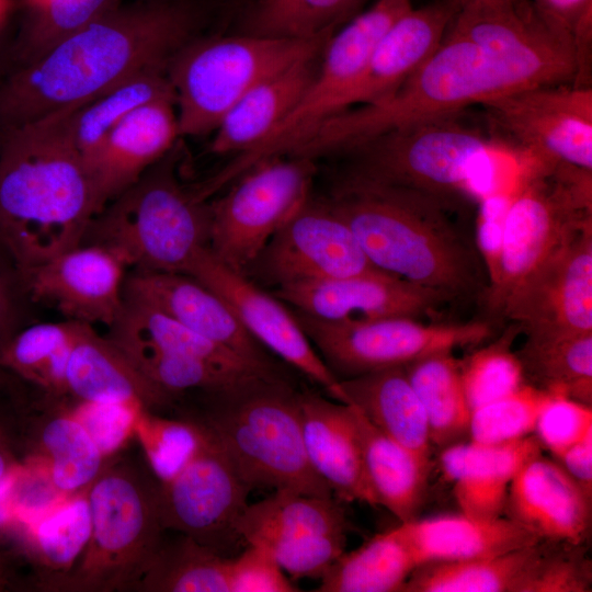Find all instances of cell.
<instances>
[{
    "label": "cell",
    "mask_w": 592,
    "mask_h": 592,
    "mask_svg": "<svg viewBox=\"0 0 592 592\" xmlns=\"http://www.w3.org/2000/svg\"><path fill=\"white\" fill-rule=\"evenodd\" d=\"M202 21L190 0H136L0 79V143L14 129L80 107L130 77L168 67Z\"/></svg>",
    "instance_id": "1"
},
{
    "label": "cell",
    "mask_w": 592,
    "mask_h": 592,
    "mask_svg": "<svg viewBox=\"0 0 592 592\" xmlns=\"http://www.w3.org/2000/svg\"><path fill=\"white\" fill-rule=\"evenodd\" d=\"M78 109L25 124L0 143V225L18 269L80 244L99 213L76 140Z\"/></svg>",
    "instance_id": "2"
},
{
    "label": "cell",
    "mask_w": 592,
    "mask_h": 592,
    "mask_svg": "<svg viewBox=\"0 0 592 592\" xmlns=\"http://www.w3.org/2000/svg\"><path fill=\"white\" fill-rule=\"evenodd\" d=\"M327 200L378 270L453 300L483 299L486 262L452 219L453 204L408 189L344 179Z\"/></svg>",
    "instance_id": "3"
},
{
    "label": "cell",
    "mask_w": 592,
    "mask_h": 592,
    "mask_svg": "<svg viewBox=\"0 0 592 592\" xmlns=\"http://www.w3.org/2000/svg\"><path fill=\"white\" fill-rule=\"evenodd\" d=\"M540 84L539 73L520 57L447 31L437 49L394 92L329 118L291 155L317 160L342 153L391 129Z\"/></svg>",
    "instance_id": "4"
},
{
    "label": "cell",
    "mask_w": 592,
    "mask_h": 592,
    "mask_svg": "<svg viewBox=\"0 0 592 592\" xmlns=\"http://www.w3.org/2000/svg\"><path fill=\"white\" fill-rule=\"evenodd\" d=\"M203 394L207 405L187 419L217 442L251 490L333 497L308 460L298 392L282 376L255 377Z\"/></svg>",
    "instance_id": "5"
},
{
    "label": "cell",
    "mask_w": 592,
    "mask_h": 592,
    "mask_svg": "<svg viewBox=\"0 0 592 592\" xmlns=\"http://www.w3.org/2000/svg\"><path fill=\"white\" fill-rule=\"evenodd\" d=\"M179 145L92 218L81 243L111 249L133 271L185 273L209 247L210 204L182 183Z\"/></svg>",
    "instance_id": "6"
},
{
    "label": "cell",
    "mask_w": 592,
    "mask_h": 592,
    "mask_svg": "<svg viewBox=\"0 0 592 592\" xmlns=\"http://www.w3.org/2000/svg\"><path fill=\"white\" fill-rule=\"evenodd\" d=\"M503 216L488 263L483 297L500 318L511 292L587 225L592 224V171L531 160Z\"/></svg>",
    "instance_id": "7"
},
{
    "label": "cell",
    "mask_w": 592,
    "mask_h": 592,
    "mask_svg": "<svg viewBox=\"0 0 592 592\" xmlns=\"http://www.w3.org/2000/svg\"><path fill=\"white\" fill-rule=\"evenodd\" d=\"M157 489L134 466L107 459L88 488V545L52 591L135 590L163 543Z\"/></svg>",
    "instance_id": "8"
},
{
    "label": "cell",
    "mask_w": 592,
    "mask_h": 592,
    "mask_svg": "<svg viewBox=\"0 0 592 592\" xmlns=\"http://www.w3.org/2000/svg\"><path fill=\"white\" fill-rule=\"evenodd\" d=\"M334 32V31H333ZM333 32L309 38L242 33L195 36L170 59L181 137L213 134L228 111L273 72L322 50Z\"/></svg>",
    "instance_id": "9"
},
{
    "label": "cell",
    "mask_w": 592,
    "mask_h": 592,
    "mask_svg": "<svg viewBox=\"0 0 592 592\" xmlns=\"http://www.w3.org/2000/svg\"><path fill=\"white\" fill-rule=\"evenodd\" d=\"M459 113L395 128L350 148L342 152L351 155L343 179L408 189L454 204L493 144Z\"/></svg>",
    "instance_id": "10"
},
{
    "label": "cell",
    "mask_w": 592,
    "mask_h": 592,
    "mask_svg": "<svg viewBox=\"0 0 592 592\" xmlns=\"http://www.w3.org/2000/svg\"><path fill=\"white\" fill-rule=\"evenodd\" d=\"M326 365L339 378L403 367L423 356L478 346L493 335L489 321L423 323L410 317L323 320L294 312Z\"/></svg>",
    "instance_id": "11"
},
{
    "label": "cell",
    "mask_w": 592,
    "mask_h": 592,
    "mask_svg": "<svg viewBox=\"0 0 592 592\" xmlns=\"http://www.w3.org/2000/svg\"><path fill=\"white\" fill-rule=\"evenodd\" d=\"M317 172L312 158L283 155L264 159L210 202V252L243 273L275 232L311 197Z\"/></svg>",
    "instance_id": "12"
},
{
    "label": "cell",
    "mask_w": 592,
    "mask_h": 592,
    "mask_svg": "<svg viewBox=\"0 0 592 592\" xmlns=\"http://www.w3.org/2000/svg\"><path fill=\"white\" fill-rule=\"evenodd\" d=\"M480 105L493 125L530 160L592 171L591 86H534Z\"/></svg>",
    "instance_id": "13"
},
{
    "label": "cell",
    "mask_w": 592,
    "mask_h": 592,
    "mask_svg": "<svg viewBox=\"0 0 592 592\" xmlns=\"http://www.w3.org/2000/svg\"><path fill=\"white\" fill-rule=\"evenodd\" d=\"M202 430L193 458L171 480L158 481V511L164 530L221 553L239 539L236 522L249 504L251 488L217 442Z\"/></svg>",
    "instance_id": "14"
},
{
    "label": "cell",
    "mask_w": 592,
    "mask_h": 592,
    "mask_svg": "<svg viewBox=\"0 0 592 592\" xmlns=\"http://www.w3.org/2000/svg\"><path fill=\"white\" fill-rule=\"evenodd\" d=\"M378 271L328 200L310 197L242 273L280 287Z\"/></svg>",
    "instance_id": "15"
},
{
    "label": "cell",
    "mask_w": 592,
    "mask_h": 592,
    "mask_svg": "<svg viewBox=\"0 0 592 592\" xmlns=\"http://www.w3.org/2000/svg\"><path fill=\"white\" fill-rule=\"evenodd\" d=\"M500 317L526 337L592 332V224L511 292Z\"/></svg>",
    "instance_id": "16"
},
{
    "label": "cell",
    "mask_w": 592,
    "mask_h": 592,
    "mask_svg": "<svg viewBox=\"0 0 592 592\" xmlns=\"http://www.w3.org/2000/svg\"><path fill=\"white\" fill-rule=\"evenodd\" d=\"M185 274L215 292L261 345L323 388L333 400L344 403L340 379L326 365L294 312L281 299L220 262L208 248L195 255Z\"/></svg>",
    "instance_id": "17"
},
{
    "label": "cell",
    "mask_w": 592,
    "mask_h": 592,
    "mask_svg": "<svg viewBox=\"0 0 592 592\" xmlns=\"http://www.w3.org/2000/svg\"><path fill=\"white\" fill-rule=\"evenodd\" d=\"M127 269L111 249L80 243L18 271L30 300L46 304L69 320L111 327L123 309Z\"/></svg>",
    "instance_id": "18"
},
{
    "label": "cell",
    "mask_w": 592,
    "mask_h": 592,
    "mask_svg": "<svg viewBox=\"0 0 592 592\" xmlns=\"http://www.w3.org/2000/svg\"><path fill=\"white\" fill-rule=\"evenodd\" d=\"M274 296L323 320L432 316L453 299L384 271L276 287Z\"/></svg>",
    "instance_id": "19"
},
{
    "label": "cell",
    "mask_w": 592,
    "mask_h": 592,
    "mask_svg": "<svg viewBox=\"0 0 592 592\" xmlns=\"http://www.w3.org/2000/svg\"><path fill=\"white\" fill-rule=\"evenodd\" d=\"M180 138L175 100L159 99L134 111L82 155L99 212L167 155Z\"/></svg>",
    "instance_id": "20"
},
{
    "label": "cell",
    "mask_w": 592,
    "mask_h": 592,
    "mask_svg": "<svg viewBox=\"0 0 592 592\" xmlns=\"http://www.w3.org/2000/svg\"><path fill=\"white\" fill-rule=\"evenodd\" d=\"M504 515L539 539L587 544L592 522V492L555 459L539 454L512 479Z\"/></svg>",
    "instance_id": "21"
},
{
    "label": "cell",
    "mask_w": 592,
    "mask_h": 592,
    "mask_svg": "<svg viewBox=\"0 0 592 592\" xmlns=\"http://www.w3.org/2000/svg\"><path fill=\"white\" fill-rule=\"evenodd\" d=\"M124 296L141 301L192 331L241 355L275 365L227 304L195 277L175 272L127 274Z\"/></svg>",
    "instance_id": "22"
},
{
    "label": "cell",
    "mask_w": 592,
    "mask_h": 592,
    "mask_svg": "<svg viewBox=\"0 0 592 592\" xmlns=\"http://www.w3.org/2000/svg\"><path fill=\"white\" fill-rule=\"evenodd\" d=\"M298 399L305 449L315 471L339 500L377 506L352 407L312 392L298 394Z\"/></svg>",
    "instance_id": "23"
},
{
    "label": "cell",
    "mask_w": 592,
    "mask_h": 592,
    "mask_svg": "<svg viewBox=\"0 0 592 592\" xmlns=\"http://www.w3.org/2000/svg\"><path fill=\"white\" fill-rule=\"evenodd\" d=\"M458 10L455 0H436L400 16L377 44L346 110L375 103L403 83L441 45Z\"/></svg>",
    "instance_id": "24"
},
{
    "label": "cell",
    "mask_w": 592,
    "mask_h": 592,
    "mask_svg": "<svg viewBox=\"0 0 592 592\" xmlns=\"http://www.w3.org/2000/svg\"><path fill=\"white\" fill-rule=\"evenodd\" d=\"M542 449L534 434L497 444L463 441L441 449L440 467L462 513L494 519L505 513L514 476Z\"/></svg>",
    "instance_id": "25"
},
{
    "label": "cell",
    "mask_w": 592,
    "mask_h": 592,
    "mask_svg": "<svg viewBox=\"0 0 592 592\" xmlns=\"http://www.w3.org/2000/svg\"><path fill=\"white\" fill-rule=\"evenodd\" d=\"M417 567L505 554L540 540L515 521L465 513L415 517L397 526Z\"/></svg>",
    "instance_id": "26"
},
{
    "label": "cell",
    "mask_w": 592,
    "mask_h": 592,
    "mask_svg": "<svg viewBox=\"0 0 592 592\" xmlns=\"http://www.w3.org/2000/svg\"><path fill=\"white\" fill-rule=\"evenodd\" d=\"M321 53L273 72L243 94L213 132L209 152L238 155L261 143L301 101Z\"/></svg>",
    "instance_id": "27"
},
{
    "label": "cell",
    "mask_w": 592,
    "mask_h": 592,
    "mask_svg": "<svg viewBox=\"0 0 592 592\" xmlns=\"http://www.w3.org/2000/svg\"><path fill=\"white\" fill-rule=\"evenodd\" d=\"M66 392L77 400L134 402L151 411L172 403L114 341L84 322L68 360Z\"/></svg>",
    "instance_id": "28"
},
{
    "label": "cell",
    "mask_w": 592,
    "mask_h": 592,
    "mask_svg": "<svg viewBox=\"0 0 592 592\" xmlns=\"http://www.w3.org/2000/svg\"><path fill=\"white\" fill-rule=\"evenodd\" d=\"M91 534L88 489L61 494L45 508L18 520L14 535L37 568L46 591L77 565Z\"/></svg>",
    "instance_id": "29"
},
{
    "label": "cell",
    "mask_w": 592,
    "mask_h": 592,
    "mask_svg": "<svg viewBox=\"0 0 592 592\" xmlns=\"http://www.w3.org/2000/svg\"><path fill=\"white\" fill-rule=\"evenodd\" d=\"M344 403L354 406L384 434L431 460L432 444L421 402L403 367L340 379Z\"/></svg>",
    "instance_id": "30"
},
{
    "label": "cell",
    "mask_w": 592,
    "mask_h": 592,
    "mask_svg": "<svg viewBox=\"0 0 592 592\" xmlns=\"http://www.w3.org/2000/svg\"><path fill=\"white\" fill-rule=\"evenodd\" d=\"M29 449L22 462L64 494L88 489L107 460L67 406L58 402L35 419Z\"/></svg>",
    "instance_id": "31"
},
{
    "label": "cell",
    "mask_w": 592,
    "mask_h": 592,
    "mask_svg": "<svg viewBox=\"0 0 592 592\" xmlns=\"http://www.w3.org/2000/svg\"><path fill=\"white\" fill-rule=\"evenodd\" d=\"M364 468L377 505L399 523L419 516L425 502L432 460L403 447L374 426L354 406Z\"/></svg>",
    "instance_id": "32"
},
{
    "label": "cell",
    "mask_w": 592,
    "mask_h": 592,
    "mask_svg": "<svg viewBox=\"0 0 592 592\" xmlns=\"http://www.w3.org/2000/svg\"><path fill=\"white\" fill-rule=\"evenodd\" d=\"M107 337L145 341L160 349L242 375H281L276 365L250 360L228 346L192 331L155 308L125 296L123 309L110 327Z\"/></svg>",
    "instance_id": "33"
},
{
    "label": "cell",
    "mask_w": 592,
    "mask_h": 592,
    "mask_svg": "<svg viewBox=\"0 0 592 592\" xmlns=\"http://www.w3.org/2000/svg\"><path fill=\"white\" fill-rule=\"evenodd\" d=\"M543 539L493 557L417 567L401 592H528Z\"/></svg>",
    "instance_id": "34"
},
{
    "label": "cell",
    "mask_w": 592,
    "mask_h": 592,
    "mask_svg": "<svg viewBox=\"0 0 592 592\" xmlns=\"http://www.w3.org/2000/svg\"><path fill=\"white\" fill-rule=\"evenodd\" d=\"M348 530L344 510L333 497L287 490L248 504L236 522L239 539L248 545L311 534L348 533Z\"/></svg>",
    "instance_id": "35"
},
{
    "label": "cell",
    "mask_w": 592,
    "mask_h": 592,
    "mask_svg": "<svg viewBox=\"0 0 592 592\" xmlns=\"http://www.w3.org/2000/svg\"><path fill=\"white\" fill-rule=\"evenodd\" d=\"M405 371L423 408L432 447L442 449L469 439L471 409L453 351L423 356Z\"/></svg>",
    "instance_id": "36"
},
{
    "label": "cell",
    "mask_w": 592,
    "mask_h": 592,
    "mask_svg": "<svg viewBox=\"0 0 592 592\" xmlns=\"http://www.w3.org/2000/svg\"><path fill=\"white\" fill-rule=\"evenodd\" d=\"M415 560L397 526L343 553L320 578L316 592H401Z\"/></svg>",
    "instance_id": "37"
},
{
    "label": "cell",
    "mask_w": 592,
    "mask_h": 592,
    "mask_svg": "<svg viewBox=\"0 0 592 592\" xmlns=\"http://www.w3.org/2000/svg\"><path fill=\"white\" fill-rule=\"evenodd\" d=\"M515 353L528 384L554 396L592 403V332L526 337Z\"/></svg>",
    "instance_id": "38"
},
{
    "label": "cell",
    "mask_w": 592,
    "mask_h": 592,
    "mask_svg": "<svg viewBox=\"0 0 592 592\" xmlns=\"http://www.w3.org/2000/svg\"><path fill=\"white\" fill-rule=\"evenodd\" d=\"M122 3V0H16L21 22L8 49L7 71L35 60Z\"/></svg>",
    "instance_id": "39"
},
{
    "label": "cell",
    "mask_w": 592,
    "mask_h": 592,
    "mask_svg": "<svg viewBox=\"0 0 592 592\" xmlns=\"http://www.w3.org/2000/svg\"><path fill=\"white\" fill-rule=\"evenodd\" d=\"M80 322L24 326L0 350V367L36 385L48 399L67 396L66 369Z\"/></svg>",
    "instance_id": "40"
},
{
    "label": "cell",
    "mask_w": 592,
    "mask_h": 592,
    "mask_svg": "<svg viewBox=\"0 0 592 592\" xmlns=\"http://www.w3.org/2000/svg\"><path fill=\"white\" fill-rule=\"evenodd\" d=\"M229 559L182 535L175 542L162 543L136 589L150 592H230Z\"/></svg>",
    "instance_id": "41"
},
{
    "label": "cell",
    "mask_w": 592,
    "mask_h": 592,
    "mask_svg": "<svg viewBox=\"0 0 592 592\" xmlns=\"http://www.w3.org/2000/svg\"><path fill=\"white\" fill-rule=\"evenodd\" d=\"M110 338V337H109ZM171 402L187 391L214 392L260 375H242L134 339H112Z\"/></svg>",
    "instance_id": "42"
},
{
    "label": "cell",
    "mask_w": 592,
    "mask_h": 592,
    "mask_svg": "<svg viewBox=\"0 0 592 592\" xmlns=\"http://www.w3.org/2000/svg\"><path fill=\"white\" fill-rule=\"evenodd\" d=\"M175 94L167 68L141 71L76 111L75 134L82 155L91 150L113 127L140 106Z\"/></svg>",
    "instance_id": "43"
},
{
    "label": "cell",
    "mask_w": 592,
    "mask_h": 592,
    "mask_svg": "<svg viewBox=\"0 0 592 592\" xmlns=\"http://www.w3.org/2000/svg\"><path fill=\"white\" fill-rule=\"evenodd\" d=\"M364 0H258L246 15L243 33L309 38L351 19Z\"/></svg>",
    "instance_id": "44"
},
{
    "label": "cell",
    "mask_w": 592,
    "mask_h": 592,
    "mask_svg": "<svg viewBox=\"0 0 592 592\" xmlns=\"http://www.w3.org/2000/svg\"><path fill=\"white\" fill-rule=\"evenodd\" d=\"M519 331V326L513 323L499 339L459 360L463 386L471 411L527 383L521 362L512 350Z\"/></svg>",
    "instance_id": "45"
},
{
    "label": "cell",
    "mask_w": 592,
    "mask_h": 592,
    "mask_svg": "<svg viewBox=\"0 0 592 592\" xmlns=\"http://www.w3.org/2000/svg\"><path fill=\"white\" fill-rule=\"evenodd\" d=\"M135 436L159 482L177 476L197 452L203 430L194 421L167 419L143 409L137 418Z\"/></svg>",
    "instance_id": "46"
},
{
    "label": "cell",
    "mask_w": 592,
    "mask_h": 592,
    "mask_svg": "<svg viewBox=\"0 0 592 592\" xmlns=\"http://www.w3.org/2000/svg\"><path fill=\"white\" fill-rule=\"evenodd\" d=\"M554 395L528 383L471 411L469 439L486 444L532 435L539 413Z\"/></svg>",
    "instance_id": "47"
},
{
    "label": "cell",
    "mask_w": 592,
    "mask_h": 592,
    "mask_svg": "<svg viewBox=\"0 0 592 592\" xmlns=\"http://www.w3.org/2000/svg\"><path fill=\"white\" fill-rule=\"evenodd\" d=\"M547 27L573 52V84L591 86L592 0H531Z\"/></svg>",
    "instance_id": "48"
},
{
    "label": "cell",
    "mask_w": 592,
    "mask_h": 592,
    "mask_svg": "<svg viewBox=\"0 0 592 592\" xmlns=\"http://www.w3.org/2000/svg\"><path fill=\"white\" fill-rule=\"evenodd\" d=\"M346 532L311 534L255 544L295 579L321 578L344 553ZM253 545V544H250Z\"/></svg>",
    "instance_id": "49"
},
{
    "label": "cell",
    "mask_w": 592,
    "mask_h": 592,
    "mask_svg": "<svg viewBox=\"0 0 592 592\" xmlns=\"http://www.w3.org/2000/svg\"><path fill=\"white\" fill-rule=\"evenodd\" d=\"M73 400L72 405H66L69 412L105 459L135 436L137 418L143 409H147L134 402Z\"/></svg>",
    "instance_id": "50"
},
{
    "label": "cell",
    "mask_w": 592,
    "mask_h": 592,
    "mask_svg": "<svg viewBox=\"0 0 592 592\" xmlns=\"http://www.w3.org/2000/svg\"><path fill=\"white\" fill-rule=\"evenodd\" d=\"M543 542L542 557L528 592H590L592 562L585 544Z\"/></svg>",
    "instance_id": "51"
},
{
    "label": "cell",
    "mask_w": 592,
    "mask_h": 592,
    "mask_svg": "<svg viewBox=\"0 0 592 592\" xmlns=\"http://www.w3.org/2000/svg\"><path fill=\"white\" fill-rule=\"evenodd\" d=\"M591 432V405L553 396L539 413L533 434L542 448L556 457Z\"/></svg>",
    "instance_id": "52"
},
{
    "label": "cell",
    "mask_w": 592,
    "mask_h": 592,
    "mask_svg": "<svg viewBox=\"0 0 592 592\" xmlns=\"http://www.w3.org/2000/svg\"><path fill=\"white\" fill-rule=\"evenodd\" d=\"M230 592H295L299 589L284 574L274 557L258 545L229 559Z\"/></svg>",
    "instance_id": "53"
},
{
    "label": "cell",
    "mask_w": 592,
    "mask_h": 592,
    "mask_svg": "<svg viewBox=\"0 0 592 592\" xmlns=\"http://www.w3.org/2000/svg\"><path fill=\"white\" fill-rule=\"evenodd\" d=\"M25 298L18 267L0 246V350L24 327Z\"/></svg>",
    "instance_id": "54"
},
{
    "label": "cell",
    "mask_w": 592,
    "mask_h": 592,
    "mask_svg": "<svg viewBox=\"0 0 592 592\" xmlns=\"http://www.w3.org/2000/svg\"><path fill=\"white\" fill-rule=\"evenodd\" d=\"M554 459L582 487L592 492V432Z\"/></svg>",
    "instance_id": "55"
},
{
    "label": "cell",
    "mask_w": 592,
    "mask_h": 592,
    "mask_svg": "<svg viewBox=\"0 0 592 592\" xmlns=\"http://www.w3.org/2000/svg\"><path fill=\"white\" fill-rule=\"evenodd\" d=\"M18 469L0 480V538L8 534L14 535L16 528L18 516L13 499V482Z\"/></svg>",
    "instance_id": "56"
},
{
    "label": "cell",
    "mask_w": 592,
    "mask_h": 592,
    "mask_svg": "<svg viewBox=\"0 0 592 592\" xmlns=\"http://www.w3.org/2000/svg\"><path fill=\"white\" fill-rule=\"evenodd\" d=\"M22 464L15 456L12 440L0 422V480L15 471Z\"/></svg>",
    "instance_id": "57"
},
{
    "label": "cell",
    "mask_w": 592,
    "mask_h": 592,
    "mask_svg": "<svg viewBox=\"0 0 592 592\" xmlns=\"http://www.w3.org/2000/svg\"><path fill=\"white\" fill-rule=\"evenodd\" d=\"M14 12H16V0H0V31Z\"/></svg>",
    "instance_id": "58"
},
{
    "label": "cell",
    "mask_w": 592,
    "mask_h": 592,
    "mask_svg": "<svg viewBox=\"0 0 592 592\" xmlns=\"http://www.w3.org/2000/svg\"><path fill=\"white\" fill-rule=\"evenodd\" d=\"M12 587L11 577L4 562L0 559V591H5Z\"/></svg>",
    "instance_id": "59"
},
{
    "label": "cell",
    "mask_w": 592,
    "mask_h": 592,
    "mask_svg": "<svg viewBox=\"0 0 592 592\" xmlns=\"http://www.w3.org/2000/svg\"><path fill=\"white\" fill-rule=\"evenodd\" d=\"M459 8L475 5V4H483V3H490L499 0H455Z\"/></svg>",
    "instance_id": "60"
},
{
    "label": "cell",
    "mask_w": 592,
    "mask_h": 592,
    "mask_svg": "<svg viewBox=\"0 0 592 592\" xmlns=\"http://www.w3.org/2000/svg\"><path fill=\"white\" fill-rule=\"evenodd\" d=\"M0 246L7 251L5 246H4V241H3V235H2V230H1V225H0Z\"/></svg>",
    "instance_id": "61"
},
{
    "label": "cell",
    "mask_w": 592,
    "mask_h": 592,
    "mask_svg": "<svg viewBox=\"0 0 592 592\" xmlns=\"http://www.w3.org/2000/svg\"><path fill=\"white\" fill-rule=\"evenodd\" d=\"M1 368V367H0ZM0 377H1V373H0Z\"/></svg>",
    "instance_id": "62"
}]
</instances>
